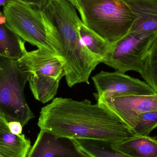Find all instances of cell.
Instances as JSON below:
<instances>
[{
	"instance_id": "6da1fadb",
	"label": "cell",
	"mask_w": 157,
	"mask_h": 157,
	"mask_svg": "<svg viewBox=\"0 0 157 157\" xmlns=\"http://www.w3.org/2000/svg\"><path fill=\"white\" fill-rule=\"evenodd\" d=\"M38 125L40 130L72 139L115 142L137 136L116 113L102 103L85 99L56 98L41 108Z\"/></svg>"
},
{
	"instance_id": "7a4b0ae2",
	"label": "cell",
	"mask_w": 157,
	"mask_h": 157,
	"mask_svg": "<svg viewBox=\"0 0 157 157\" xmlns=\"http://www.w3.org/2000/svg\"><path fill=\"white\" fill-rule=\"evenodd\" d=\"M41 11L48 23L50 45L63 65L68 86L89 85L91 73L102 61L81 41L78 28L82 21L76 8L67 0H48Z\"/></svg>"
},
{
	"instance_id": "3957f363",
	"label": "cell",
	"mask_w": 157,
	"mask_h": 157,
	"mask_svg": "<svg viewBox=\"0 0 157 157\" xmlns=\"http://www.w3.org/2000/svg\"><path fill=\"white\" fill-rule=\"evenodd\" d=\"M82 23L112 45L130 32L136 17L122 0H77Z\"/></svg>"
},
{
	"instance_id": "277c9868",
	"label": "cell",
	"mask_w": 157,
	"mask_h": 157,
	"mask_svg": "<svg viewBox=\"0 0 157 157\" xmlns=\"http://www.w3.org/2000/svg\"><path fill=\"white\" fill-rule=\"evenodd\" d=\"M18 61L35 98L43 103L52 100L65 75L63 65L55 53L44 48L26 51Z\"/></svg>"
},
{
	"instance_id": "5b68a950",
	"label": "cell",
	"mask_w": 157,
	"mask_h": 157,
	"mask_svg": "<svg viewBox=\"0 0 157 157\" xmlns=\"http://www.w3.org/2000/svg\"><path fill=\"white\" fill-rule=\"evenodd\" d=\"M27 82L18 60L0 56V115L8 122H19L23 127L35 118L24 94Z\"/></svg>"
},
{
	"instance_id": "8992f818",
	"label": "cell",
	"mask_w": 157,
	"mask_h": 157,
	"mask_svg": "<svg viewBox=\"0 0 157 157\" xmlns=\"http://www.w3.org/2000/svg\"><path fill=\"white\" fill-rule=\"evenodd\" d=\"M3 10L6 24L24 41L54 52L49 41L48 24L41 10L17 0H9Z\"/></svg>"
},
{
	"instance_id": "52a82bcc",
	"label": "cell",
	"mask_w": 157,
	"mask_h": 157,
	"mask_svg": "<svg viewBox=\"0 0 157 157\" xmlns=\"http://www.w3.org/2000/svg\"><path fill=\"white\" fill-rule=\"evenodd\" d=\"M157 37L156 32L130 31L112 44L102 63L122 73H140L149 49Z\"/></svg>"
},
{
	"instance_id": "ba28073f",
	"label": "cell",
	"mask_w": 157,
	"mask_h": 157,
	"mask_svg": "<svg viewBox=\"0 0 157 157\" xmlns=\"http://www.w3.org/2000/svg\"><path fill=\"white\" fill-rule=\"evenodd\" d=\"M97 100L115 95H151L155 90L145 82L119 72L101 71L92 77Z\"/></svg>"
},
{
	"instance_id": "9c48e42d",
	"label": "cell",
	"mask_w": 157,
	"mask_h": 157,
	"mask_svg": "<svg viewBox=\"0 0 157 157\" xmlns=\"http://www.w3.org/2000/svg\"><path fill=\"white\" fill-rule=\"evenodd\" d=\"M116 113L131 128L142 113L157 111V93L151 95H115L97 101Z\"/></svg>"
},
{
	"instance_id": "30bf717a",
	"label": "cell",
	"mask_w": 157,
	"mask_h": 157,
	"mask_svg": "<svg viewBox=\"0 0 157 157\" xmlns=\"http://www.w3.org/2000/svg\"><path fill=\"white\" fill-rule=\"evenodd\" d=\"M27 157H90L73 139L40 130Z\"/></svg>"
},
{
	"instance_id": "8fae6325",
	"label": "cell",
	"mask_w": 157,
	"mask_h": 157,
	"mask_svg": "<svg viewBox=\"0 0 157 157\" xmlns=\"http://www.w3.org/2000/svg\"><path fill=\"white\" fill-rule=\"evenodd\" d=\"M134 14L130 31L157 33V0H122Z\"/></svg>"
},
{
	"instance_id": "7c38bea8",
	"label": "cell",
	"mask_w": 157,
	"mask_h": 157,
	"mask_svg": "<svg viewBox=\"0 0 157 157\" xmlns=\"http://www.w3.org/2000/svg\"><path fill=\"white\" fill-rule=\"evenodd\" d=\"M31 142L25 135H15L9 130L8 122L0 115V157H27Z\"/></svg>"
},
{
	"instance_id": "4fadbf2b",
	"label": "cell",
	"mask_w": 157,
	"mask_h": 157,
	"mask_svg": "<svg viewBox=\"0 0 157 157\" xmlns=\"http://www.w3.org/2000/svg\"><path fill=\"white\" fill-rule=\"evenodd\" d=\"M113 148L132 157H157V140L149 136L135 137L113 143Z\"/></svg>"
},
{
	"instance_id": "5bb4252c",
	"label": "cell",
	"mask_w": 157,
	"mask_h": 157,
	"mask_svg": "<svg viewBox=\"0 0 157 157\" xmlns=\"http://www.w3.org/2000/svg\"><path fill=\"white\" fill-rule=\"evenodd\" d=\"M26 51L25 41L6 23L0 25V56L18 60Z\"/></svg>"
},
{
	"instance_id": "9a60e30c",
	"label": "cell",
	"mask_w": 157,
	"mask_h": 157,
	"mask_svg": "<svg viewBox=\"0 0 157 157\" xmlns=\"http://www.w3.org/2000/svg\"><path fill=\"white\" fill-rule=\"evenodd\" d=\"M81 41L88 51L103 62L110 49L111 45L98 34L87 27L82 22L78 26Z\"/></svg>"
},
{
	"instance_id": "2e32d148",
	"label": "cell",
	"mask_w": 157,
	"mask_h": 157,
	"mask_svg": "<svg viewBox=\"0 0 157 157\" xmlns=\"http://www.w3.org/2000/svg\"><path fill=\"white\" fill-rule=\"evenodd\" d=\"M90 157H132L113 148V142L95 139H73Z\"/></svg>"
},
{
	"instance_id": "e0dca14e",
	"label": "cell",
	"mask_w": 157,
	"mask_h": 157,
	"mask_svg": "<svg viewBox=\"0 0 157 157\" xmlns=\"http://www.w3.org/2000/svg\"><path fill=\"white\" fill-rule=\"evenodd\" d=\"M140 74L157 93V37L149 49Z\"/></svg>"
},
{
	"instance_id": "ac0fdd59",
	"label": "cell",
	"mask_w": 157,
	"mask_h": 157,
	"mask_svg": "<svg viewBox=\"0 0 157 157\" xmlns=\"http://www.w3.org/2000/svg\"><path fill=\"white\" fill-rule=\"evenodd\" d=\"M157 127V111H153L139 115L133 129L137 136H149Z\"/></svg>"
},
{
	"instance_id": "d6986e66",
	"label": "cell",
	"mask_w": 157,
	"mask_h": 157,
	"mask_svg": "<svg viewBox=\"0 0 157 157\" xmlns=\"http://www.w3.org/2000/svg\"><path fill=\"white\" fill-rule=\"evenodd\" d=\"M8 127L10 132L15 135L22 134L23 131V126L19 122L11 121L8 122Z\"/></svg>"
},
{
	"instance_id": "ffe728a7",
	"label": "cell",
	"mask_w": 157,
	"mask_h": 157,
	"mask_svg": "<svg viewBox=\"0 0 157 157\" xmlns=\"http://www.w3.org/2000/svg\"><path fill=\"white\" fill-rule=\"evenodd\" d=\"M17 1L36 6L40 10H41L46 5L48 0H17Z\"/></svg>"
},
{
	"instance_id": "44dd1931",
	"label": "cell",
	"mask_w": 157,
	"mask_h": 157,
	"mask_svg": "<svg viewBox=\"0 0 157 157\" xmlns=\"http://www.w3.org/2000/svg\"><path fill=\"white\" fill-rule=\"evenodd\" d=\"M6 23V19L4 13L0 11V25Z\"/></svg>"
},
{
	"instance_id": "7402d4cb",
	"label": "cell",
	"mask_w": 157,
	"mask_h": 157,
	"mask_svg": "<svg viewBox=\"0 0 157 157\" xmlns=\"http://www.w3.org/2000/svg\"><path fill=\"white\" fill-rule=\"evenodd\" d=\"M68 1H69L76 9H77L78 12H79V8L77 0H68Z\"/></svg>"
},
{
	"instance_id": "603a6c76",
	"label": "cell",
	"mask_w": 157,
	"mask_h": 157,
	"mask_svg": "<svg viewBox=\"0 0 157 157\" xmlns=\"http://www.w3.org/2000/svg\"><path fill=\"white\" fill-rule=\"evenodd\" d=\"M9 0H0V6H4Z\"/></svg>"
},
{
	"instance_id": "cb8c5ba5",
	"label": "cell",
	"mask_w": 157,
	"mask_h": 157,
	"mask_svg": "<svg viewBox=\"0 0 157 157\" xmlns=\"http://www.w3.org/2000/svg\"><path fill=\"white\" fill-rule=\"evenodd\" d=\"M67 1H68V0H67Z\"/></svg>"
}]
</instances>
